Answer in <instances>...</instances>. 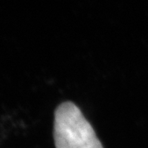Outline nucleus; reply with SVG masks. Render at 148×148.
Instances as JSON below:
<instances>
[{"label": "nucleus", "instance_id": "nucleus-1", "mask_svg": "<svg viewBox=\"0 0 148 148\" xmlns=\"http://www.w3.org/2000/svg\"><path fill=\"white\" fill-rule=\"evenodd\" d=\"M54 138L56 148H103L91 124L72 102L56 109Z\"/></svg>", "mask_w": 148, "mask_h": 148}]
</instances>
